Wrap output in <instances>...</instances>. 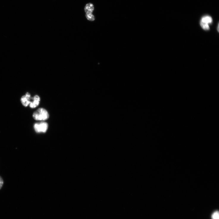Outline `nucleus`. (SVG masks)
Listing matches in <instances>:
<instances>
[{
	"label": "nucleus",
	"instance_id": "f257e3e1",
	"mask_svg": "<svg viewBox=\"0 0 219 219\" xmlns=\"http://www.w3.org/2000/svg\"><path fill=\"white\" fill-rule=\"evenodd\" d=\"M32 116L33 119L36 121H44L49 119V115L46 109L40 108L34 112Z\"/></svg>",
	"mask_w": 219,
	"mask_h": 219
},
{
	"label": "nucleus",
	"instance_id": "f03ea898",
	"mask_svg": "<svg viewBox=\"0 0 219 219\" xmlns=\"http://www.w3.org/2000/svg\"><path fill=\"white\" fill-rule=\"evenodd\" d=\"M48 128V123L44 121L36 123L34 125V130L37 133H45L47 131Z\"/></svg>",
	"mask_w": 219,
	"mask_h": 219
},
{
	"label": "nucleus",
	"instance_id": "7ed1b4c3",
	"mask_svg": "<svg viewBox=\"0 0 219 219\" xmlns=\"http://www.w3.org/2000/svg\"><path fill=\"white\" fill-rule=\"evenodd\" d=\"M93 5L92 3H89L86 4L85 8V10L86 12V17L89 21H93L94 20V16L92 14L94 10Z\"/></svg>",
	"mask_w": 219,
	"mask_h": 219
},
{
	"label": "nucleus",
	"instance_id": "20e7f679",
	"mask_svg": "<svg viewBox=\"0 0 219 219\" xmlns=\"http://www.w3.org/2000/svg\"><path fill=\"white\" fill-rule=\"evenodd\" d=\"M32 97L29 92H27L23 96L21 99V101L22 105L25 107L29 106Z\"/></svg>",
	"mask_w": 219,
	"mask_h": 219
},
{
	"label": "nucleus",
	"instance_id": "39448f33",
	"mask_svg": "<svg viewBox=\"0 0 219 219\" xmlns=\"http://www.w3.org/2000/svg\"><path fill=\"white\" fill-rule=\"evenodd\" d=\"M40 100L41 99L39 96L37 95L34 96L32 97L29 106L32 109L36 108L39 105Z\"/></svg>",
	"mask_w": 219,
	"mask_h": 219
},
{
	"label": "nucleus",
	"instance_id": "423d86ee",
	"mask_svg": "<svg viewBox=\"0 0 219 219\" xmlns=\"http://www.w3.org/2000/svg\"><path fill=\"white\" fill-rule=\"evenodd\" d=\"M201 21L209 24L212 23V18L209 16H205L202 18Z\"/></svg>",
	"mask_w": 219,
	"mask_h": 219
},
{
	"label": "nucleus",
	"instance_id": "0eeeda50",
	"mask_svg": "<svg viewBox=\"0 0 219 219\" xmlns=\"http://www.w3.org/2000/svg\"><path fill=\"white\" fill-rule=\"evenodd\" d=\"M200 25L203 29L206 30H209L210 29L208 24L201 21L200 22Z\"/></svg>",
	"mask_w": 219,
	"mask_h": 219
},
{
	"label": "nucleus",
	"instance_id": "6e6552de",
	"mask_svg": "<svg viewBox=\"0 0 219 219\" xmlns=\"http://www.w3.org/2000/svg\"><path fill=\"white\" fill-rule=\"evenodd\" d=\"M219 212L216 211L212 214V219H219Z\"/></svg>",
	"mask_w": 219,
	"mask_h": 219
},
{
	"label": "nucleus",
	"instance_id": "1a4fd4ad",
	"mask_svg": "<svg viewBox=\"0 0 219 219\" xmlns=\"http://www.w3.org/2000/svg\"><path fill=\"white\" fill-rule=\"evenodd\" d=\"M3 184V180L1 177L0 176V189H1L2 187Z\"/></svg>",
	"mask_w": 219,
	"mask_h": 219
}]
</instances>
